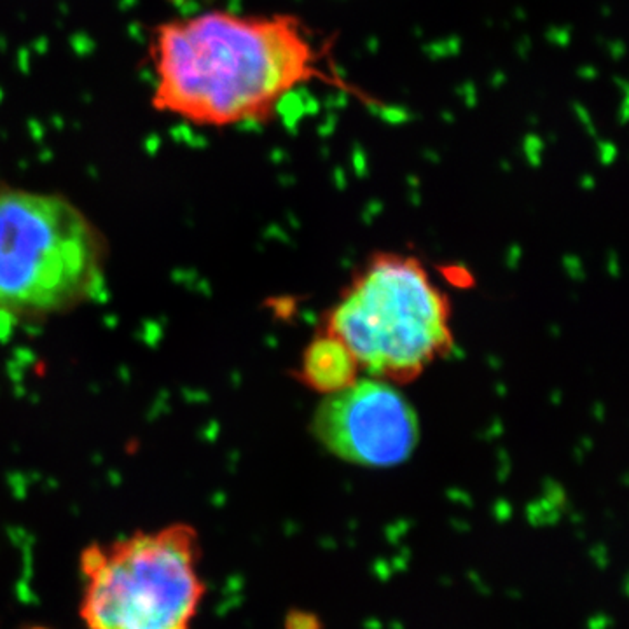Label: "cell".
I'll return each instance as SVG.
<instances>
[{"label":"cell","instance_id":"7a4b0ae2","mask_svg":"<svg viewBox=\"0 0 629 629\" xmlns=\"http://www.w3.org/2000/svg\"><path fill=\"white\" fill-rule=\"evenodd\" d=\"M323 332L338 338L361 371L394 385L420 378L455 345L449 297L423 262L376 252L323 314Z\"/></svg>","mask_w":629,"mask_h":629},{"label":"cell","instance_id":"8992f818","mask_svg":"<svg viewBox=\"0 0 629 629\" xmlns=\"http://www.w3.org/2000/svg\"><path fill=\"white\" fill-rule=\"evenodd\" d=\"M361 365L353 353L330 334L320 330L304 348L294 378L322 395L334 394L355 383Z\"/></svg>","mask_w":629,"mask_h":629},{"label":"cell","instance_id":"30bf717a","mask_svg":"<svg viewBox=\"0 0 629 629\" xmlns=\"http://www.w3.org/2000/svg\"><path fill=\"white\" fill-rule=\"evenodd\" d=\"M388 628H390V629H406V626L402 624L401 621H392L390 624H388Z\"/></svg>","mask_w":629,"mask_h":629},{"label":"cell","instance_id":"6da1fadb","mask_svg":"<svg viewBox=\"0 0 629 629\" xmlns=\"http://www.w3.org/2000/svg\"><path fill=\"white\" fill-rule=\"evenodd\" d=\"M152 107L205 128L268 119L314 77L323 53L292 14L203 11L158 25L149 47Z\"/></svg>","mask_w":629,"mask_h":629},{"label":"cell","instance_id":"3957f363","mask_svg":"<svg viewBox=\"0 0 629 629\" xmlns=\"http://www.w3.org/2000/svg\"><path fill=\"white\" fill-rule=\"evenodd\" d=\"M107 243L72 201L0 186V314L41 320L69 313L103 292Z\"/></svg>","mask_w":629,"mask_h":629},{"label":"cell","instance_id":"9c48e42d","mask_svg":"<svg viewBox=\"0 0 629 629\" xmlns=\"http://www.w3.org/2000/svg\"><path fill=\"white\" fill-rule=\"evenodd\" d=\"M362 626H364V629H383V622L376 617H367L362 622Z\"/></svg>","mask_w":629,"mask_h":629},{"label":"cell","instance_id":"277c9868","mask_svg":"<svg viewBox=\"0 0 629 629\" xmlns=\"http://www.w3.org/2000/svg\"><path fill=\"white\" fill-rule=\"evenodd\" d=\"M191 524L171 523L93 544L81 556L87 629H191L205 584Z\"/></svg>","mask_w":629,"mask_h":629},{"label":"cell","instance_id":"5b68a950","mask_svg":"<svg viewBox=\"0 0 629 629\" xmlns=\"http://www.w3.org/2000/svg\"><path fill=\"white\" fill-rule=\"evenodd\" d=\"M310 432L343 462L390 469L416 451L420 421L413 404L394 383L369 376L326 395L311 416Z\"/></svg>","mask_w":629,"mask_h":629},{"label":"cell","instance_id":"52a82bcc","mask_svg":"<svg viewBox=\"0 0 629 629\" xmlns=\"http://www.w3.org/2000/svg\"><path fill=\"white\" fill-rule=\"evenodd\" d=\"M287 629H320V621L314 614L294 610L287 615Z\"/></svg>","mask_w":629,"mask_h":629},{"label":"cell","instance_id":"8fae6325","mask_svg":"<svg viewBox=\"0 0 629 629\" xmlns=\"http://www.w3.org/2000/svg\"><path fill=\"white\" fill-rule=\"evenodd\" d=\"M177 2H193V0H177Z\"/></svg>","mask_w":629,"mask_h":629},{"label":"cell","instance_id":"ba28073f","mask_svg":"<svg viewBox=\"0 0 629 629\" xmlns=\"http://www.w3.org/2000/svg\"><path fill=\"white\" fill-rule=\"evenodd\" d=\"M614 626V619L606 614H596L588 621V629H610Z\"/></svg>","mask_w":629,"mask_h":629}]
</instances>
